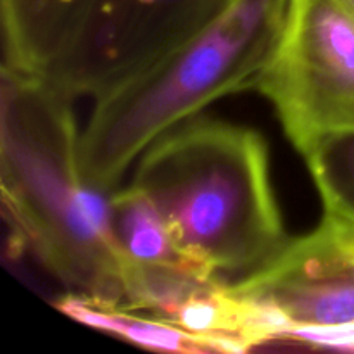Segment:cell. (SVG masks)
I'll return each mask as SVG.
<instances>
[{"mask_svg":"<svg viewBox=\"0 0 354 354\" xmlns=\"http://www.w3.org/2000/svg\"><path fill=\"white\" fill-rule=\"evenodd\" d=\"M71 100L41 76L2 66L3 209L73 292L123 308L124 266L111 232L109 194L83 178Z\"/></svg>","mask_w":354,"mask_h":354,"instance_id":"obj_1","label":"cell"},{"mask_svg":"<svg viewBox=\"0 0 354 354\" xmlns=\"http://www.w3.org/2000/svg\"><path fill=\"white\" fill-rule=\"evenodd\" d=\"M131 185L156 204L180 251L223 280L249 275L289 242L268 147L251 128L190 118L142 152Z\"/></svg>","mask_w":354,"mask_h":354,"instance_id":"obj_2","label":"cell"},{"mask_svg":"<svg viewBox=\"0 0 354 354\" xmlns=\"http://www.w3.org/2000/svg\"><path fill=\"white\" fill-rule=\"evenodd\" d=\"M289 0H232L206 28L144 71L97 97L80 135L85 182L111 194L161 135L214 100L254 88Z\"/></svg>","mask_w":354,"mask_h":354,"instance_id":"obj_3","label":"cell"},{"mask_svg":"<svg viewBox=\"0 0 354 354\" xmlns=\"http://www.w3.org/2000/svg\"><path fill=\"white\" fill-rule=\"evenodd\" d=\"M254 88L303 156L324 138L354 130L353 7L344 0H289Z\"/></svg>","mask_w":354,"mask_h":354,"instance_id":"obj_4","label":"cell"},{"mask_svg":"<svg viewBox=\"0 0 354 354\" xmlns=\"http://www.w3.org/2000/svg\"><path fill=\"white\" fill-rule=\"evenodd\" d=\"M228 290L254 311L270 341L354 348V230L325 213L313 232L289 239Z\"/></svg>","mask_w":354,"mask_h":354,"instance_id":"obj_5","label":"cell"},{"mask_svg":"<svg viewBox=\"0 0 354 354\" xmlns=\"http://www.w3.org/2000/svg\"><path fill=\"white\" fill-rule=\"evenodd\" d=\"M232 0H86L75 31L41 75L68 95H104L213 23Z\"/></svg>","mask_w":354,"mask_h":354,"instance_id":"obj_6","label":"cell"},{"mask_svg":"<svg viewBox=\"0 0 354 354\" xmlns=\"http://www.w3.org/2000/svg\"><path fill=\"white\" fill-rule=\"evenodd\" d=\"M86 0H0L3 64L41 76L78 24Z\"/></svg>","mask_w":354,"mask_h":354,"instance_id":"obj_7","label":"cell"},{"mask_svg":"<svg viewBox=\"0 0 354 354\" xmlns=\"http://www.w3.org/2000/svg\"><path fill=\"white\" fill-rule=\"evenodd\" d=\"M109 225L123 266L124 263L199 266L180 251L168 223L147 194L131 183L109 194Z\"/></svg>","mask_w":354,"mask_h":354,"instance_id":"obj_8","label":"cell"},{"mask_svg":"<svg viewBox=\"0 0 354 354\" xmlns=\"http://www.w3.org/2000/svg\"><path fill=\"white\" fill-rule=\"evenodd\" d=\"M55 306L80 324L113 334L140 348L189 354L220 353V349L213 342L171 322L152 317V315L142 317V315L133 313V310L100 303L78 292H69L68 296L57 301Z\"/></svg>","mask_w":354,"mask_h":354,"instance_id":"obj_9","label":"cell"},{"mask_svg":"<svg viewBox=\"0 0 354 354\" xmlns=\"http://www.w3.org/2000/svg\"><path fill=\"white\" fill-rule=\"evenodd\" d=\"M304 158L325 213L354 230V130L324 138Z\"/></svg>","mask_w":354,"mask_h":354,"instance_id":"obj_10","label":"cell"},{"mask_svg":"<svg viewBox=\"0 0 354 354\" xmlns=\"http://www.w3.org/2000/svg\"><path fill=\"white\" fill-rule=\"evenodd\" d=\"M344 2H346V3H348V6H351V7H353V9H354V0H344Z\"/></svg>","mask_w":354,"mask_h":354,"instance_id":"obj_11","label":"cell"}]
</instances>
